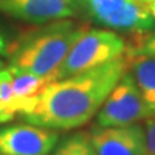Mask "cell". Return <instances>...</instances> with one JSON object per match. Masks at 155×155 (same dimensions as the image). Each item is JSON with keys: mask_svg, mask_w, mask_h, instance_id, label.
<instances>
[{"mask_svg": "<svg viewBox=\"0 0 155 155\" xmlns=\"http://www.w3.org/2000/svg\"><path fill=\"white\" fill-rule=\"evenodd\" d=\"M127 69L128 60L122 56L92 70L53 81L21 118L26 123L54 130L81 127L97 114Z\"/></svg>", "mask_w": 155, "mask_h": 155, "instance_id": "obj_1", "label": "cell"}, {"mask_svg": "<svg viewBox=\"0 0 155 155\" xmlns=\"http://www.w3.org/2000/svg\"><path fill=\"white\" fill-rule=\"evenodd\" d=\"M87 28V23L70 18L44 23L26 34L9 49V66L39 76L51 75Z\"/></svg>", "mask_w": 155, "mask_h": 155, "instance_id": "obj_2", "label": "cell"}, {"mask_svg": "<svg viewBox=\"0 0 155 155\" xmlns=\"http://www.w3.org/2000/svg\"><path fill=\"white\" fill-rule=\"evenodd\" d=\"M78 11L101 26L119 31L155 30V0H75Z\"/></svg>", "mask_w": 155, "mask_h": 155, "instance_id": "obj_3", "label": "cell"}, {"mask_svg": "<svg viewBox=\"0 0 155 155\" xmlns=\"http://www.w3.org/2000/svg\"><path fill=\"white\" fill-rule=\"evenodd\" d=\"M125 43L118 34L101 28H87L72 44L56 72V79H65L92 70L124 56Z\"/></svg>", "mask_w": 155, "mask_h": 155, "instance_id": "obj_4", "label": "cell"}, {"mask_svg": "<svg viewBox=\"0 0 155 155\" xmlns=\"http://www.w3.org/2000/svg\"><path fill=\"white\" fill-rule=\"evenodd\" d=\"M151 115L130 71H125L97 111L98 127H124Z\"/></svg>", "mask_w": 155, "mask_h": 155, "instance_id": "obj_5", "label": "cell"}, {"mask_svg": "<svg viewBox=\"0 0 155 155\" xmlns=\"http://www.w3.org/2000/svg\"><path fill=\"white\" fill-rule=\"evenodd\" d=\"M60 140L54 129L35 124H13L0 127V154L51 155Z\"/></svg>", "mask_w": 155, "mask_h": 155, "instance_id": "obj_6", "label": "cell"}, {"mask_svg": "<svg viewBox=\"0 0 155 155\" xmlns=\"http://www.w3.org/2000/svg\"><path fill=\"white\" fill-rule=\"evenodd\" d=\"M97 155H147L143 127L130 124L124 127H98L89 130Z\"/></svg>", "mask_w": 155, "mask_h": 155, "instance_id": "obj_7", "label": "cell"}, {"mask_svg": "<svg viewBox=\"0 0 155 155\" xmlns=\"http://www.w3.org/2000/svg\"><path fill=\"white\" fill-rule=\"evenodd\" d=\"M0 13L25 22L44 25L74 17L78 7L75 0H0Z\"/></svg>", "mask_w": 155, "mask_h": 155, "instance_id": "obj_8", "label": "cell"}, {"mask_svg": "<svg viewBox=\"0 0 155 155\" xmlns=\"http://www.w3.org/2000/svg\"><path fill=\"white\" fill-rule=\"evenodd\" d=\"M12 71V115L23 116L35 105L41 92L53 81H56V72L47 76L34 75L30 72L16 70L9 66Z\"/></svg>", "mask_w": 155, "mask_h": 155, "instance_id": "obj_9", "label": "cell"}, {"mask_svg": "<svg viewBox=\"0 0 155 155\" xmlns=\"http://www.w3.org/2000/svg\"><path fill=\"white\" fill-rule=\"evenodd\" d=\"M151 115L155 114V54H138L130 70Z\"/></svg>", "mask_w": 155, "mask_h": 155, "instance_id": "obj_10", "label": "cell"}, {"mask_svg": "<svg viewBox=\"0 0 155 155\" xmlns=\"http://www.w3.org/2000/svg\"><path fill=\"white\" fill-rule=\"evenodd\" d=\"M52 155H97L88 132H75L58 140Z\"/></svg>", "mask_w": 155, "mask_h": 155, "instance_id": "obj_11", "label": "cell"}, {"mask_svg": "<svg viewBox=\"0 0 155 155\" xmlns=\"http://www.w3.org/2000/svg\"><path fill=\"white\" fill-rule=\"evenodd\" d=\"M12 71L11 69L0 70V123L13 120L12 115Z\"/></svg>", "mask_w": 155, "mask_h": 155, "instance_id": "obj_12", "label": "cell"}, {"mask_svg": "<svg viewBox=\"0 0 155 155\" xmlns=\"http://www.w3.org/2000/svg\"><path fill=\"white\" fill-rule=\"evenodd\" d=\"M145 140L147 155H155V114L145 119Z\"/></svg>", "mask_w": 155, "mask_h": 155, "instance_id": "obj_13", "label": "cell"}, {"mask_svg": "<svg viewBox=\"0 0 155 155\" xmlns=\"http://www.w3.org/2000/svg\"><path fill=\"white\" fill-rule=\"evenodd\" d=\"M134 54H155V32H153L151 35H149L145 40L142 41V44L138 48L134 49Z\"/></svg>", "mask_w": 155, "mask_h": 155, "instance_id": "obj_14", "label": "cell"}, {"mask_svg": "<svg viewBox=\"0 0 155 155\" xmlns=\"http://www.w3.org/2000/svg\"><path fill=\"white\" fill-rule=\"evenodd\" d=\"M9 53V45H8V40L5 35L0 31V54L3 56H8Z\"/></svg>", "mask_w": 155, "mask_h": 155, "instance_id": "obj_15", "label": "cell"}, {"mask_svg": "<svg viewBox=\"0 0 155 155\" xmlns=\"http://www.w3.org/2000/svg\"><path fill=\"white\" fill-rule=\"evenodd\" d=\"M2 69H3V61L0 60V70H2Z\"/></svg>", "mask_w": 155, "mask_h": 155, "instance_id": "obj_16", "label": "cell"}, {"mask_svg": "<svg viewBox=\"0 0 155 155\" xmlns=\"http://www.w3.org/2000/svg\"><path fill=\"white\" fill-rule=\"evenodd\" d=\"M0 155H4V154H0Z\"/></svg>", "mask_w": 155, "mask_h": 155, "instance_id": "obj_17", "label": "cell"}]
</instances>
